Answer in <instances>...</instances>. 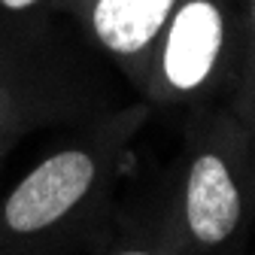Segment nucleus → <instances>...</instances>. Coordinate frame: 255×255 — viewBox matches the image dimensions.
Segmentation results:
<instances>
[{
    "mask_svg": "<svg viewBox=\"0 0 255 255\" xmlns=\"http://www.w3.org/2000/svg\"><path fill=\"white\" fill-rule=\"evenodd\" d=\"M125 255H146V252H125Z\"/></svg>",
    "mask_w": 255,
    "mask_h": 255,
    "instance_id": "6",
    "label": "nucleus"
},
{
    "mask_svg": "<svg viewBox=\"0 0 255 255\" xmlns=\"http://www.w3.org/2000/svg\"><path fill=\"white\" fill-rule=\"evenodd\" d=\"M91 179H94L91 155L76 149L52 155L49 161H43L15 185L3 207L6 225L18 234L49 228L52 222L67 216L82 201V195L91 188Z\"/></svg>",
    "mask_w": 255,
    "mask_h": 255,
    "instance_id": "1",
    "label": "nucleus"
},
{
    "mask_svg": "<svg viewBox=\"0 0 255 255\" xmlns=\"http://www.w3.org/2000/svg\"><path fill=\"white\" fill-rule=\"evenodd\" d=\"M6 9H27V6H34L37 0H0Z\"/></svg>",
    "mask_w": 255,
    "mask_h": 255,
    "instance_id": "5",
    "label": "nucleus"
},
{
    "mask_svg": "<svg viewBox=\"0 0 255 255\" xmlns=\"http://www.w3.org/2000/svg\"><path fill=\"white\" fill-rule=\"evenodd\" d=\"M188 228L201 243H222L237 225L240 195L228 167L216 155H204L195 161L185 191Z\"/></svg>",
    "mask_w": 255,
    "mask_h": 255,
    "instance_id": "3",
    "label": "nucleus"
},
{
    "mask_svg": "<svg viewBox=\"0 0 255 255\" xmlns=\"http://www.w3.org/2000/svg\"><path fill=\"white\" fill-rule=\"evenodd\" d=\"M170 6L173 0H98L91 9V24L110 52L134 55L161 30Z\"/></svg>",
    "mask_w": 255,
    "mask_h": 255,
    "instance_id": "4",
    "label": "nucleus"
},
{
    "mask_svg": "<svg viewBox=\"0 0 255 255\" xmlns=\"http://www.w3.org/2000/svg\"><path fill=\"white\" fill-rule=\"evenodd\" d=\"M222 49V15L210 0L185 3L164 46V73L176 88H198L216 64Z\"/></svg>",
    "mask_w": 255,
    "mask_h": 255,
    "instance_id": "2",
    "label": "nucleus"
}]
</instances>
